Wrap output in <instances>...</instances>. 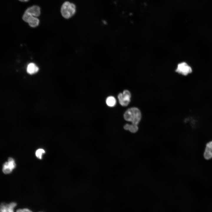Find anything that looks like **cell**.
I'll use <instances>...</instances> for the list:
<instances>
[{
    "label": "cell",
    "instance_id": "6da1fadb",
    "mask_svg": "<svg viewBox=\"0 0 212 212\" xmlns=\"http://www.w3.org/2000/svg\"><path fill=\"white\" fill-rule=\"evenodd\" d=\"M141 117V115L140 110L135 107L128 109L124 114V118L126 120L137 125L139 122Z\"/></svg>",
    "mask_w": 212,
    "mask_h": 212
},
{
    "label": "cell",
    "instance_id": "7a4b0ae2",
    "mask_svg": "<svg viewBox=\"0 0 212 212\" xmlns=\"http://www.w3.org/2000/svg\"><path fill=\"white\" fill-rule=\"evenodd\" d=\"M76 12V6L73 3L69 1L65 2L62 6L61 12L62 16L68 19L72 16Z\"/></svg>",
    "mask_w": 212,
    "mask_h": 212
},
{
    "label": "cell",
    "instance_id": "3957f363",
    "mask_svg": "<svg viewBox=\"0 0 212 212\" xmlns=\"http://www.w3.org/2000/svg\"><path fill=\"white\" fill-rule=\"evenodd\" d=\"M131 97L130 92L127 90H124L122 93H119L117 96L120 104L123 106H126L128 105L130 101Z\"/></svg>",
    "mask_w": 212,
    "mask_h": 212
},
{
    "label": "cell",
    "instance_id": "277c9868",
    "mask_svg": "<svg viewBox=\"0 0 212 212\" xmlns=\"http://www.w3.org/2000/svg\"><path fill=\"white\" fill-rule=\"evenodd\" d=\"M22 19L25 22L28 23L31 27H35L39 24V21L37 17L24 12L22 16Z\"/></svg>",
    "mask_w": 212,
    "mask_h": 212
},
{
    "label": "cell",
    "instance_id": "5b68a950",
    "mask_svg": "<svg viewBox=\"0 0 212 212\" xmlns=\"http://www.w3.org/2000/svg\"><path fill=\"white\" fill-rule=\"evenodd\" d=\"M175 71L183 75L186 76L191 73L192 69L186 63L183 62L178 64Z\"/></svg>",
    "mask_w": 212,
    "mask_h": 212
},
{
    "label": "cell",
    "instance_id": "8992f818",
    "mask_svg": "<svg viewBox=\"0 0 212 212\" xmlns=\"http://www.w3.org/2000/svg\"><path fill=\"white\" fill-rule=\"evenodd\" d=\"M14 160L12 158H9L8 162H6L3 165L2 171L5 174L11 173L16 167Z\"/></svg>",
    "mask_w": 212,
    "mask_h": 212
},
{
    "label": "cell",
    "instance_id": "52a82bcc",
    "mask_svg": "<svg viewBox=\"0 0 212 212\" xmlns=\"http://www.w3.org/2000/svg\"><path fill=\"white\" fill-rule=\"evenodd\" d=\"M16 206L17 203L15 202L9 204L2 203L0 205V212H14V209Z\"/></svg>",
    "mask_w": 212,
    "mask_h": 212
},
{
    "label": "cell",
    "instance_id": "ba28073f",
    "mask_svg": "<svg viewBox=\"0 0 212 212\" xmlns=\"http://www.w3.org/2000/svg\"><path fill=\"white\" fill-rule=\"evenodd\" d=\"M25 12L28 13L36 17L39 16L40 14V9L39 6L33 5L27 8Z\"/></svg>",
    "mask_w": 212,
    "mask_h": 212
},
{
    "label": "cell",
    "instance_id": "9c48e42d",
    "mask_svg": "<svg viewBox=\"0 0 212 212\" xmlns=\"http://www.w3.org/2000/svg\"><path fill=\"white\" fill-rule=\"evenodd\" d=\"M203 156L206 160L212 158V141H210L206 144Z\"/></svg>",
    "mask_w": 212,
    "mask_h": 212
},
{
    "label": "cell",
    "instance_id": "30bf717a",
    "mask_svg": "<svg viewBox=\"0 0 212 212\" xmlns=\"http://www.w3.org/2000/svg\"><path fill=\"white\" fill-rule=\"evenodd\" d=\"M39 68L37 66L33 63H30L27 65L26 71L28 73L33 74L37 73L39 71Z\"/></svg>",
    "mask_w": 212,
    "mask_h": 212
},
{
    "label": "cell",
    "instance_id": "8fae6325",
    "mask_svg": "<svg viewBox=\"0 0 212 212\" xmlns=\"http://www.w3.org/2000/svg\"><path fill=\"white\" fill-rule=\"evenodd\" d=\"M124 129L127 130H129L132 133H135L138 130V125L132 124H126L124 126Z\"/></svg>",
    "mask_w": 212,
    "mask_h": 212
},
{
    "label": "cell",
    "instance_id": "7c38bea8",
    "mask_svg": "<svg viewBox=\"0 0 212 212\" xmlns=\"http://www.w3.org/2000/svg\"><path fill=\"white\" fill-rule=\"evenodd\" d=\"M107 105L109 107H112L115 106L116 100L115 97L112 96L108 97L106 100Z\"/></svg>",
    "mask_w": 212,
    "mask_h": 212
},
{
    "label": "cell",
    "instance_id": "4fadbf2b",
    "mask_svg": "<svg viewBox=\"0 0 212 212\" xmlns=\"http://www.w3.org/2000/svg\"><path fill=\"white\" fill-rule=\"evenodd\" d=\"M45 153V150L42 149H39L36 150L35 155L36 157L39 159H41L43 154Z\"/></svg>",
    "mask_w": 212,
    "mask_h": 212
},
{
    "label": "cell",
    "instance_id": "5bb4252c",
    "mask_svg": "<svg viewBox=\"0 0 212 212\" xmlns=\"http://www.w3.org/2000/svg\"><path fill=\"white\" fill-rule=\"evenodd\" d=\"M16 212H33L27 208L19 209L16 210Z\"/></svg>",
    "mask_w": 212,
    "mask_h": 212
},
{
    "label": "cell",
    "instance_id": "9a60e30c",
    "mask_svg": "<svg viewBox=\"0 0 212 212\" xmlns=\"http://www.w3.org/2000/svg\"><path fill=\"white\" fill-rule=\"evenodd\" d=\"M19 1L21 2H27L29 0H19Z\"/></svg>",
    "mask_w": 212,
    "mask_h": 212
},
{
    "label": "cell",
    "instance_id": "2e32d148",
    "mask_svg": "<svg viewBox=\"0 0 212 212\" xmlns=\"http://www.w3.org/2000/svg\"></svg>",
    "mask_w": 212,
    "mask_h": 212
}]
</instances>
